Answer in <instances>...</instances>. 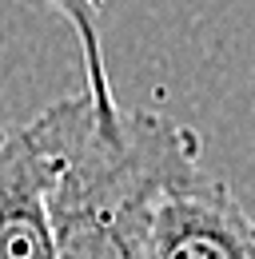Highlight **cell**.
I'll use <instances>...</instances> for the list:
<instances>
[{
	"instance_id": "6da1fadb",
	"label": "cell",
	"mask_w": 255,
	"mask_h": 259,
	"mask_svg": "<svg viewBox=\"0 0 255 259\" xmlns=\"http://www.w3.org/2000/svg\"><path fill=\"white\" fill-rule=\"evenodd\" d=\"M52 152L56 259H152V199L159 184L199 160V136L159 112H124L100 128L88 92L32 116Z\"/></svg>"
},
{
	"instance_id": "7a4b0ae2",
	"label": "cell",
	"mask_w": 255,
	"mask_h": 259,
	"mask_svg": "<svg viewBox=\"0 0 255 259\" xmlns=\"http://www.w3.org/2000/svg\"><path fill=\"white\" fill-rule=\"evenodd\" d=\"M148 239L152 259H255V220L199 160L159 184Z\"/></svg>"
},
{
	"instance_id": "3957f363",
	"label": "cell",
	"mask_w": 255,
	"mask_h": 259,
	"mask_svg": "<svg viewBox=\"0 0 255 259\" xmlns=\"http://www.w3.org/2000/svg\"><path fill=\"white\" fill-rule=\"evenodd\" d=\"M48 192L52 152L36 120L0 128V259H56Z\"/></svg>"
},
{
	"instance_id": "277c9868",
	"label": "cell",
	"mask_w": 255,
	"mask_h": 259,
	"mask_svg": "<svg viewBox=\"0 0 255 259\" xmlns=\"http://www.w3.org/2000/svg\"><path fill=\"white\" fill-rule=\"evenodd\" d=\"M64 20L72 24V32L80 40V52H84V92L92 100L96 124L100 128H120L124 124V112L116 104V88H112V76H108V60H104V44H100V16H96V0H48Z\"/></svg>"
}]
</instances>
